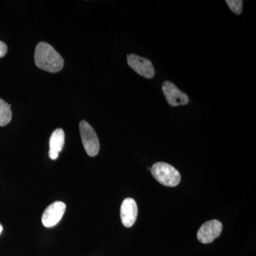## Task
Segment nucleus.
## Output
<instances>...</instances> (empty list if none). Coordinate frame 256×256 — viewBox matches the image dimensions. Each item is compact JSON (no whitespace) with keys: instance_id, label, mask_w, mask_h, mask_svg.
Here are the masks:
<instances>
[{"instance_id":"1","label":"nucleus","mask_w":256,"mask_h":256,"mask_svg":"<svg viewBox=\"0 0 256 256\" xmlns=\"http://www.w3.org/2000/svg\"><path fill=\"white\" fill-rule=\"evenodd\" d=\"M35 64L38 68L50 72L57 73L64 67L62 56L46 42H40L35 48Z\"/></svg>"},{"instance_id":"2","label":"nucleus","mask_w":256,"mask_h":256,"mask_svg":"<svg viewBox=\"0 0 256 256\" xmlns=\"http://www.w3.org/2000/svg\"><path fill=\"white\" fill-rule=\"evenodd\" d=\"M151 172L156 181L164 186L174 188L181 182L180 173L168 163H156L151 168Z\"/></svg>"},{"instance_id":"3","label":"nucleus","mask_w":256,"mask_h":256,"mask_svg":"<svg viewBox=\"0 0 256 256\" xmlns=\"http://www.w3.org/2000/svg\"><path fill=\"white\" fill-rule=\"evenodd\" d=\"M80 137L84 149L89 156H95L100 151V142L94 128L86 121H80L79 124Z\"/></svg>"},{"instance_id":"4","label":"nucleus","mask_w":256,"mask_h":256,"mask_svg":"<svg viewBox=\"0 0 256 256\" xmlns=\"http://www.w3.org/2000/svg\"><path fill=\"white\" fill-rule=\"evenodd\" d=\"M66 208V206L64 202H55L52 203L47 207L42 215V222L43 225L46 228L55 226L62 220Z\"/></svg>"},{"instance_id":"5","label":"nucleus","mask_w":256,"mask_h":256,"mask_svg":"<svg viewBox=\"0 0 256 256\" xmlns=\"http://www.w3.org/2000/svg\"><path fill=\"white\" fill-rule=\"evenodd\" d=\"M223 225L218 220H210L202 226L197 233V238L202 244L213 242L222 234Z\"/></svg>"},{"instance_id":"6","label":"nucleus","mask_w":256,"mask_h":256,"mask_svg":"<svg viewBox=\"0 0 256 256\" xmlns=\"http://www.w3.org/2000/svg\"><path fill=\"white\" fill-rule=\"evenodd\" d=\"M127 58L128 65L136 73L146 78L154 77L156 72L150 60L136 54L128 55Z\"/></svg>"},{"instance_id":"7","label":"nucleus","mask_w":256,"mask_h":256,"mask_svg":"<svg viewBox=\"0 0 256 256\" xmlns=\"http://www.w3.org/2000/svg\"><path fill=\"white\" fill-rule=\"evenodd\" d=\"M162 90L170 106L174 107L184 106L190 102L188 95L181 92L172 82H164L162 85Z\"/></svg>"},{"instance_id":"8","label":"nucleus","mask_w":256,"mask_h":256,"mask_svg":"<svg viewBox=\"0 0 256 256\" xmlns=\"http://www.w3.org/2000/svg\"><path fill=\"white\" fill-rule=\"evenodd\" d=\"M138 208L137 204L132 198H127L122 202L120 207V218L124 226H132L137 220Z\"/></svg>"},{"instance_id":"9","label":"nucleus","mask_w":256,"mask_h":256,"mask_svg":"<svg viewBox=\"0 0 256 256\" xmlns=\"http://www.w3.org/2000/svg\"><path fill=\"white\" fill-rule=\"evenodd\" d=\"M65 143V133L60 128L52 132L50 140V158L55 160L60 156Z\"/></svg>"},{"instance_id":"10","label":"nucleus","mask_w":256,"mask_h":256,"mask_svg":"<svg viewBox=\"0 0 256 256\" xmlns=\"http://www.w3.org/2000/svg\"><path fill=\"white\" fill-rule=\"evenodd\" d=\"M11 106L0 98V126L4 127L10 124L12 120Z\"/></svg>"},{"instance_id":"11","label":"nucleus","mask_w":256,"mask_h":256,"mask_svg":"<svg viewBox=\"0 0 256 256\" xmlns=\"http://www.w3.org/2000/svg\"><path fill=\"white\" fill-rule=\"evenodd\" d=\"M226 2L233 12L236 14H242V1L240 0H226Z\"/></svg>"},{"instance_id":"12","label":"nucleus","mask_w":256,"mask_h":256,"mask_svg":"<svg viewBox=\"0 0 256 256\" xmlns=\"http://www.w3.org/2000/svg\"><path fill=\"white\" fill-rule=\"evenodd\" d=\"M8 46L3 42L0 41V58H2L8 53Z\"/></svg>"},{"instance_id":"13","label":"nucleus","mask_w":256,"mask_h":256,"mask_svg":"<svg viewBox=\"0 0 256 256\" xmlns=\"http://www.w3.org/2000/svg\"><path fill=\"white\" fill-rule=\"evenodd\" d=\"M2 230H3L2 225L1 224H0V235H1L2 232Z\"/></svg>"}]
</instances>
